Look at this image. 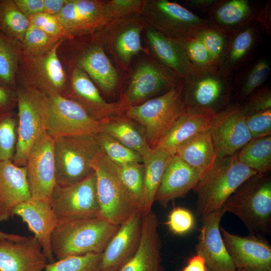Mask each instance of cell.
Segmentation results:
<instances>
[{
    "mask_svg": "<svg viewBox=\"0 0 271 271\" xmlns=\"http://www.w3.org/2000/svg\"><path fill=\"white\" fill-rule=\"evenodd\" d=\"M65 71L70 84L68 98L80 104L93 118L102 121L110 116L121 114L123 109L120 101L106 102L97 87L84 71L76 68Z\"/></svg>",
    "mask_w": 271,
    "mask_h": 271,
    "instance_id": "obj_21",
    "label": "cell"
},
{
    "mask_svg": "<svg viewBox=\"0 0 271 271\" xmlns=\"http://www.w3.org/2000/svg\"><path fill=\"white\" fill-rule=\"evenodd\" d=\"M105 1L69 0L57 15L64 38L72 39L92 35L104 25Z\"/></svg>",
    "mask_w": 271,
    "mask_h": 271,
    "instance_id": "obj_19",
    "label": "cell"
},
{
    "mask_svg": "<svg viewBox=\"0 0 271 271\" xmlns=\"http://www.w3.org/2000/svg\"><path fill=\"white\" fill-rule=\"evenodd\" d=\"M182 271H207V266L204 259L196 254L188 260Z\"/></svg>",
    "mask_w": 271,
    "mask_h": 271,
    "instance_id": "obj_54",
    "label": "cell"
},
{
    "mask_svg": "<svg viewBox=\"0 0 271 271\" xmlns=\"http://www.w3.org/2000/svg\"><path fill=\"white\" fill-rule=\"evenodd\" d=\"M200 179L198 172L176 155H173L163 173L155 201L166 208L170 201L185 197Z\"/></svg>",
    "mask_w": 271,
    "mask_h": 271,
    "instance_id": "obj_26",
    "label": "cell"
},
{
    "mask_svg": "<svg viewBox=\"0 0 271 271\" xmlns=\"http://www.w3.org/2000/svg\"><path fill=\"white\" fill-rule=\"evenodd\" d=\"M94 136L107 158L115 165L143 163V156L101 131Z\"/></svg>",
    "mask_w": 271,
    "mask_h": 271,
    "instance_id": "obj_39",
    "label": "cell"
},
{
    "mask_svg": "<svg viewBox=\"0 0 271 271\" xmlns=\"http://www.w3.org/2000/svg\"><path fill=\"white\" fill-rule=\"evenodd\" d=\"M25 167L31 198L51 203L56 185L53 138L45 133L34 144Z\"/></svg>",
    "mask_w": 271,
    "mask_h": 271,
    "instance_id": "obj_16",
    "label": "cell"
},
{
    "mask_svg": "<svg viewBox=\"0 0 271 271\" xmlns=\"http://www.w3.org/2000/svg\"><path fill=\"white\" fill-rule=\"evenodd\" d=\"M146 36L154 59L183 81L198 69L189 60L183 49L175 40L147 27Z\"/></svg>",
    "mask_w": 271,
    "mask_h": 271,
    "instance_id": "obj_30",
    "label": "cell"
},
{
    "mask_svg": "<svg viewBox=\"0 0 271 271\" xmlns=\"http://www.w3.org/2000/svg\"><path fill=\"white\" fill-rule=\"evenodd\" d=\"M47 261L34 235L0 240V271H43Z\"/></svg>",
    "mask_w": 271,
    "mask_h": 271,
    "instance_id": "obj_23",
    "label": "cell"
},
{
    "mask_svg": "<svg viewBox=\"0 0 271 271\" xmlns=\"http://www.w3.org/2000/svg\"><path fill=\"white\" fill-rule=\"evenodd\" d=\"M69 0H43L44 13L58 15Z\"/></svg>",
    "mask_w": 271,
    "mask_h": 271,
    "instance_id": "obj_53",
    "label": "cell"
},
{
    "mask_svg": "<svg viewBox=\"0 0 271 271\" xmlns=\"http://www.w3.org/2000/svg\"><path fill=\"white\" fill-rule=\"evenodd\" d=\"M214 114L186 110L155 148L175 155L178 147L183 142L210 129Z\"/></svg>",
    "mask_w": 271,
    "mask_h": 271,
    "instance_id": "obj_31",
    "label": "cell"
},
{
    "mask_svg": "<svg viewBox=\"0 0 271 271\" xmlns=\"http://www.w3.org/2000/svg\"><path fill=\"white\" fill-rule=\"evenodd\" d=\"M173 155L156 147L143 157L145 168L144 185L142 199V212L147 213L152 209L155 197L164 170Z\"/></svg>",
    "mask_w": 271,
    "mask_h": 271,
    "instance_id": "obj_34",
    "label": "cell"
},
{
    "mask_svg": "<svg viewBox=\"0 0 271 271\" xmlns=\"http://www.w3.org/2000/svg\"><path fill=\"white\" fill-rule=\"evenodd\" d=\"M236 271H261L257 269L248 268H237Z\"/></svg>",
    "mask_w": 271,
    "mask_h": 271,
    "instance_id": "obj_57",
    "label": "cell"
},
{
    "mask_svg": "<svg viewBox=\"0 0 271 271\" xmlns=\"http://www.w3.org/2000/svg\"><path fill=\"white\" fill-rule=\"evenodd\" d=\"M58 54L65 70L76 68L82 70L106 95L115 91L119 82L117 70L92 35L63 40Z\"/></svg>",
    "mask_w": 271,
    "mask_h": 271,
    "instance_id": "obj_3",
    "label": "cell"
},
{
    "mask_svg": "<svg viewBox=\"0 0 271 271\" xmlns=\"http://www.w3.org/2000/svg\"><path fill=\"white\" fill-rule=\"evenodd\" d=\"M21 11L29 19L44 13L43 0H14Z\"/></svg>",
    "mask_w": 271,
    "mask_h": 271,
    "instance_id": "obj_51",
    "label": "cell"
},
{
    "mask_svg": "<svg viewBox=\"0 0 271 271\" xmlns=\"http://www.w3.org/2000/svg\"><path fill=\"white\" fill-rule=\"evenodd\" d=\"M175 155L198 172L201 178L217 159L210 129L183 142Z\"/></svg>",
    "mask_w": 271,
    "mask_h": 271,
    "instance_id": "obj_32",
    "label": "cell"
},
{
    "mask_svg": "<svg viewBox=\"0 0 271 271\" xmlns=\"http://www.w3.org/2000/svg\"><path fill=\"white\" fill-rule=\"evenodd\" d=\"M238 160L257 173L270 172L271 136L252 139L238 152Z\"/></svg>",
    "mask_w": 271,
    "mask_h": 271,
    "instance_id": "obj_37",
    "label": "cell"
},
{
    "mask_svg": "<svg viewBox=\"0 0 271 271\" xmlns=\"http://www.w3.org/2000/svg\"><path fill=\"white\" fill-rule=\"evenodd\" d=\"M18 141L13 163L25 166L34 144L46 132L47 97L35 91L18 87Z\"/></svg>",
    "mask_w": 271,
    "mask_h": 271,
    "instance_id": "obj_11",
    "label": "cell"
},
{
    "mask_svg": "<svg viewBox=\"0 0 271 271\" xmlns=\"http://www.w3.org/2000/svg\"><path fill=\"white\" fill-rule=\"evenodd\" d=\"M56 185L65 187L94 173L93 165L101 149L94 134L53 138Z\"/></svg>",
    "mask_w": 271,
    "mask_h": 271,
    "instance_id": "obj_6",
    "label": "cell"
},
{
    "mask_svg": "<svg viewBox=\"0 0 271 271\" xmlns=\"http://www.w3.org/2000/svg\"><path fill=\"white\" fill-rule=\"evenodd\" d=\"M182 83L164 93L138 105L124 108L121 115L140 124L149 147L154 149L186 111Z\"/></svg>",
    "mask_w": 271,
    "mask_h": 271,
    "instance_id": "obj_8",
    "label": "cell"
},
{
    "mask_svg": "<svg viewBox=\"0 0 271 271\" xmlns=\"http://www.w3.org/2000/svg\"><path fill=\"white\" fill-rule=\"evenodd\" d=\"M102 252L71 256L47 263L43 271H100Z\"/></svg>",
    "mask_w": 271,
    "mask_h": 271,
    "instance_id": "obj_41",
    "label": "cell"
},
{
    "mask_svg": "<svg viewBox=\"0 0 271 271\" xmlns=\"http://www.w3.org/2000/svg\"><path fill=\"white\" fill-rule=\"evenodd\" d=\"M182 82L154 59L145 60L134 68L128 86L119 101L123 110L161 95Z\"/></svg>",
    "mask_w": 271,
    "mask_h": 271,
    "instance_id": "obj_12",
    "label": "cell"
},
{
    "mask_svg": "<svg viewBox=\"0 0 271 271\" xmlns=\"http://www.w3.org/2000/svg\"><path fill=\"white\" fill-rule=\"evenodd\" d=\"M222 208L200 218L202 226L195 249L212 271H236V268L224 244L220 223L225 213Z\"/></svg>",
    "mask_w": 271,
    "mask_h": 271,
    "instance_id": "obj_18",
    "label": "cell"
},
{
    "mask_svg": "<svg viewBox=\"0 0 271 271\" xmlns=\"http://www.w3.org/2000/svg\"><path fill=\"white\" fill-rule=\"evenodd\" d=\"M241 112L247 116L271 109V91L269 87H259L240 103Z\"/></svg>",
    "mask_w": 271,
    "mask_h": 271,
    "instance_id": "obj_47",
    "label": "cell"
},
{
    "mask_svg": "<svg viewBox=\"0 0 271 271\" xmlns=\"http://www.w3.org/2000/svg\"><path fill=\"white\" fill-rule=\"evenodd\" d=\"M64 40L41 55L23 53L17 73V87L35 91L48 98L55 96L69 98V78L58 54L59 46Z\"/></svg>",
    "mask_w": 271,
    "mask_h": 271,
    "instance_id": "obj_9",
    "label": "cell"
},
{
    "mask_svg": "<svg viewBox=\"0 0 271 271\" xmlns=\"http://www.w3.org/2000/svg\"><path fill=\"white\" fill-rule=\"evenodd\" d=\"M93 168L100 217L120 225L133 214L142 211L140 203L124 185L115 165L102 149Z\"/></svg>",
    "mask_w": 271,
    "mask_h": 271,
    "instance_id": "obj_7",
    "label": "cell"
},
{
    "mask_svg": "<svg viewBox=\"0 0 271 271\" xmlns=\"http://www.w3.org/2000/svg\"><path fill=\"white\" fill-rule=\"evenodd\" d=\"M166 223L172 232L176 234L183 235L193 229L195 218L189 210L177 207L169 214Z\"/></svg>",
    "mask_w": 271,
    "mask_h": 271,
    "instance_id": "obj_48",
    "label": "cell"
},
{
    "mask_svg": "<svg viewBox=\"0 0 271 271\" xmlns=\"http://www.w3.org/2000/svg\"><path fill=\"white\" fill-rule=\"evenodd\" d=\"M119 227L99 216L58 221L51 236L53 255L59 260L102 253Z\"/></svg>",
    "mask_w": 271,
    "mask_h": 271,
    "instance_id": "obj_1",
    "label": "cell"
},
{
    "mask_svg": "<svg viewBox=\"0 0 271 271\" xmlns=\"http://www.w3.org/2000/svg\"><path fill=\"white\" fill-rule=\"evenodd\" d=\"M259 7L248 0H217L206 13L209 25L231 36L255 20Z\"/></svg>",
    "mask_w": 271,
    "mask_h": 271,
    "instance_id": "obj_28",
    "label": "cell"
},
{
    "mask_svg": "<svg viewBox=\"0 0 271 271\" xmlns=\"http://www.w3.org/2000/svg\"><path fill=\"white\" fill-rule=\"evenodd\" d=\"M21 42L0 32V85L16 90L19 63L23 55Z\"/></svg>",
    "mask_w": 271,
    "mask_h": 271,
    "instance_id": "obj_35",
    "label": "cell"
},
{
    "mask_svg": "<svg viewBox=\"0 0 271 271\" xmlns=\"http://www.w3.org/2000/svg\"><path fill=\"white\" fill-rule=\"evenodd\" d=\"M158 227V216L152 210L143 214L139 247L117 271H164Z\"/></svg>",
    "mask_w": 271,
    "mask_h": 271,
    "instance_id": "obj_24",
    "label": "cell"
},
{
    "mask_svg": "<svg viewBox=\"0 0 271 271\" xmlns=\"http://www.w3.org/2000/svg\"><path fill=\"white\" fill-rule=\"evenodd\" d=\"M16 107V90L9 89L0 85V112L14 110Z\"/></svg>",
    "mask_w": 271,
    "mask_h": 271,
    "instance_id": "obj_52",
    "label": "cell"
},
{
    "mask_svg": "<svg viewBox=\"0 0 271 271\" xmlns=\"http://www.w3.org/2000/svg\"><path fill=\"white\" fill-rule=\"evenodd\" d=\"M207 271H212L207 267Z\"/></svg>",
    "mask_w": 271,
    "mask_h": 271,
    "instance_id": "obj_58",
    "label": "cell"
},
{
    "mask_svg": "<svg viewBox=\"0 0 271 271\" xmlns=\"http://www.w3.org/2000/svg\"><path fill=\"white\" fill-rule=\"evenodd\" d=\"M18 116L15 110L0 112V161L12 160L18 141Z\"/></svg>",
    "mask_w": 271,
    "mask_h": 271,
    "instance_id": "obj_40",
    "label": "cell"
},
{
    "mask_svg": "<svg viewBox=\"0 0 271 271\" xmlns=\"http://www.w3.org/2000/svg\"><path fill=\"white\" fill-rule=\"evenodd\" d=\"M222 208L243 222L249 234L264 236L271 232V176L257 173L243 182Z\"/></svg>",
    "mask_w": 271,
    "mask_h": 271,
    "instance_id": "obj_2",
    "label": "cell"
},
{
    "mask_svg": "<svg viewBox=\"0 0 271 271\" xmlns=\"http://www.w3.org/2000/svg\"><path fill=\"white\" fill-rule=\"evenodd\" d=\"M147 25L140 17L108 23L92 34L116 61L126 68L133 57L145 51L141 34Z\"/></svg>",
    "mask_w": 271,
    "mask_h": 271,
    "instance_id": "obj_14",
    "label": "cell"
},
{
    "mask_svg": "<svg viewBox=\"0 0 271 271\" xmlns=\"http://www.w3.org/2000/svg\"><path fill=\"white\" fill-rule=\"evenodd\" d=\"M270 72L268 61L259 59L249 64L237 75L234 76L233 94L243 102L267 79Z\"/></svg>",
    "mask_w": 271,
    "mask_h": 271,
    "instance_id": "obj_36",
    "label": "cell"
},
{
    "mask_svg": "<svg viewBox=\"0 0 271 271\" xmlns=\"http://www.w3.org/2000/svg\"><path fill=\"white\" fill-rule=\"evenodd\" d=\"M257 173L238 160L237 153L217 158L193 189L196 195L197 216L200 219L221 208L243 182Z\"/></svg>",
    "mask_w": 271,
    "mask_h": 271,
    "instance_id": "obj_4",
    "label": "cell"
},
{
    "mask_svg": "<svg viewBox=\"0 0 271 271\" xmlns=\"http://www.w3.org/2000/svg\"><path fill=\"white\" fill-rule=\"evenodd\" d=\"M234 74L220 67L198 68L183 81L186 110L216 114L230 104Z\"/></svg>",
    "mask_w": 271,
    "mask_h": 271,
    "instance_id": "obj_5",
    "label": "cell"
},
{
    "mask_svg": "<svg viewBox=\"0 0 271 271\" xmlns=\"http://www.w3.org/2000/svg\"><path fill=\"white\" fill-rule=\"evenodd\" d=\"M102 131L129 149L144 157L152 151L146 138L144 128L136 121L121 115L102 121Z\"/></svg>",
    "mask_w": 271,
    "mask_h": 271,
    "instance_id": "obj_33",
    "label": "cell"
},
{
    "mask_svg": "<svg viewBox=\"0 0 271 271\" xmlns=\"http://www.w3.org/2000/svg\"><path fill=\"white\" fill-rule=\"evenodd\" d=\"M261 43L259 24L255 20L229 37L219 67L234 74L249 65L256 54Z\"/></svg>",
    "mask_w": 271,
    "mask_h": 271,
    "instance_id": "obj_29",
    "label": "cell"
},
{
    "mask_svg": "<svg viewBox=\"0 0 271 271\" xmlns=\"http://www.w3.org/2000/svg\"><path fill=\"white\" fill-rule=\"evenodd\" d=\"M145 2L146 0L105 1L104 25L115 21L140 17Z\"/></svg>",
    "mask_w": 271,
    "mask_h": 271,
    "instance_id": "obj_44",
    "label": "cell"
},
{
    "mask_svg": "<svg viewBox=\"0 0 271 271\" xmlns=\"http://www.w3.org/2000/svg\"><path fill=\"white\" fill-rule=\"evenodd\" d=\"M217 0H188L185 2L186 7L199 10L204 13L212 7Z\"/></svg>",
    "mask_w": 271,
    "mask_h": 271,
    "instance_id": "obj_55",
    "label": "cell"
},
{
    "mask_svg": "<svg viewBox=\"0 0 271 271\" xmlns=\"http://www.w3.org/2000/svg\"><path fill=\"white\" fill-rule=\"evenodd\" d=\"M29 20L30 25L51 36L65 39L63 37L62 28L57 15L41 13L30 17Z\"/></svg>",
    "mask_w": 271,
    "mask_h": 271,
    "instance_id": "obj_50",
    "label": "cell"
},
{
    "mask_svg": "<svg viewBox=\"0 0 271 271\" xmlns=\"http://www.w3.org/2000/svg\"><path fill=\"white\" fill-rule=\"evenodd\" d=\"M252 139L271 136V109L245 116Z\"/></svg>",
    "mask_w": 271,
    "mask_h": 271,
    "instance_id": "obj_49",
    "label": "cell"
},
{
    "mask_svg": "<svg viewBox=\"0 0 271 271\" xmlns=\"http://www.w3.org/2000/svg\"><path fill=\"white\" fill-rule=\"evenodd\" d=\"M195 36L206 48L213 65L219 67L229 38L228 35L221 29L209 25Z\"/></svg>",
    "mask_w": 271,
    "mask_h": 271,
    "instance_id": "obj_42",
    "label": "cell"
},
{
    "mask_svg": "<svg viewBox=\"0 0 271 271\" xmlns=\"http://www.w3.org/2000/svg\"><path fill=\"white\" fill-rule=\"evenodd\" d=\"M31 198L26 167L0 161V222L13 217L16 207Z\"/></svg>",
    "mask_w": 271,
    "mask_h": 271,
    "instance_id": "obj_27",
    "label": "cell"
},
{
    "mask_svg": "<svg viewBox=\"0 0 271 271\" xmlns=\"http://www.w3.org/2000/svg\"><path fill=\"white\" fill-rule=\"evenodd\" d=\"M190 62L196 68L206 69L214 66L210 55L200 40L196 36L176 40Z\"/></svg>",
    "mask_w": 271,
    "mask_h": 271,
    "instance_id": "obj_46",
    "label": "cell"
},
{
    "mask_svg": "<svg viewBox=\"0 0 271 271\" xmlns=\"http://www.w3.org/2000/svg\"><path fill=\"white\" fill-rule=\"evenodd\" d=\"M143 215L139 211L119 225L102 252L100 271H117L133 256L141 240Z\"/></svg>",
    "mask_w": 271,
    "mask_h": 271,
    "instance_id": "obj_22",
    "label": "cell"
},
{
    "mask_svg": "<svg viewBox=\"0 0 271 271\" xmlns=\"http://www.w3.org/2000/svg\"><path fill=\"white\" fill-rule=\"evenodd\" d=\"M30 25L21 42L23 54L39 56L51 50L61 40Z\"/></svg>",
    "mask_w": 271,
    "mask_h": 271,
    "instance_id": "obj_43",
    "label": "cell"
},
{
    "mask_svg": "<svg viewBox=\"0 0 271 271\" xmlns=\"http://www.w3.org/2000/svg\"><path fill=\"white\" fill-rule=\"evenodd\" d=\"M13 215L20 217L40 243L49 263L54 261L51 246V236L58 223L51 203L33 199L17 206Z\"/></svg>",
    "mask_w": 271,
    "mask_h": 271,
    "instance_id": "obj_25",
    "label": "cell"
},
{
    "mask_svg": "<svg viewBox=\"0 0 271 271\" xmlns=\"http://www.w3.org/2000/svg\"><path fill=\"white\" fill-rule=\"evenodd\" d=\"M96 183L94 172L85 179L71 185H55L51 204L58 221L99 216Z\"/></svg>",
    "mask_w": 271,
    "mask_h": 271,
    "instance_id": "obj_15",
    "label": "cell"
},
{
    "mask_svg": "<svg viewBox=\"0 0 271 271\" xmlns=\"http://www.w3.org/2000/svg\"><path fill=\"white\" fill-rule=\"evenodd\" d=\"M24 237V236H21L15 234L8 233L0 231V240L7 239L17 241L22 239Z\"/></svg>",
    "mask_w": 271,
    "mask_h": 271,
    "instance_id": "obj_56",
    "label": "cell"
},
{
    "mask_svg": "<svg viewBox=\"0 0 271 271\" xmlns=\"http://www.w3.org/2000/svg\"><path fill=\"white\" fill-rule=\"evenodd\" d=\"M224 244L237 268L271 271V246L264 236H242L220 227Z\"/></svg>",
    "mask_w": 271,
    "mask_h": 271,
    "instance_id": "obj_20",
    "label": "cell"
},
{
    "mask_svg": "<svg viewBox=\"0 0 271 271\" xmlns=\"http://www.w3.org/2000/svg\"><path fill=\"white\" fill-rule=\"evenodd\" d=\"M114 165L122 182L142 206L145 174L143 163H131Z\"/></svg>",
    "mask_w": 271,
    "mask_h": 271,
    "instance_id": "obj_45",
    "label": "cell"
},
{
    "mask_svg": "<svg viewBox=\"0 0 271 271\" xmlns=\"http://www.w3.org/2000/svg\"><path fill=\"white\" fill-rule=\"evenodd\" d=\"M47 100L46 132L52 138L102 131V121L93 118L76 101L61 96L47 97Z\"/></svg>",
    "mask_w": 271,
    "mask_h": 271,
    "instance_id": "obj_13",
    "label": "cell"
},
{
    "mask_svg": "<svg viewBox=\"0 0 271 271\" xmlns=\"http://www.w3.org/2000/svg\"><path fill=\"white\" fill-rule=\"evenodd\" d=\"M140 17L147 27L175 40L194 37L209 25L206 19L168 0H146Z\"/></svg>",
    "mask_w": 271,
    "mask_h": 271,
    "instance_id": "obj_10",
    "label": "cell"
},
{
    "mask_svg": "<svg viewBox=\"0 0 271 271\" xmlns=\"http://www.w3.org/2000/svg\"><path fill=\"white\" fill-rule=\"evenodd\" d=\"M210 131L217 159L236 154L252 139L238 102L214 114Z\"/></svg>",
    "mask_w": 271,
    "mask_h": 271,
    "instance_id": "obj_17",
    "label": "cell"
},
{
    "mask_svg": "<svg viewBox=\"0 0 271 271\" xmlns=\"http://www.w3.org/2000/svg\"><path fill=\"white\" fill-rule=\"evenodd\" d=\"M30 25L14 0H0V32L22 42Z\"/></svg>",
    "mask_w": 271,
    "mask_h": 271,
    "instance_id": "obj_38",
    "label": "cell"
}]
</instances>
